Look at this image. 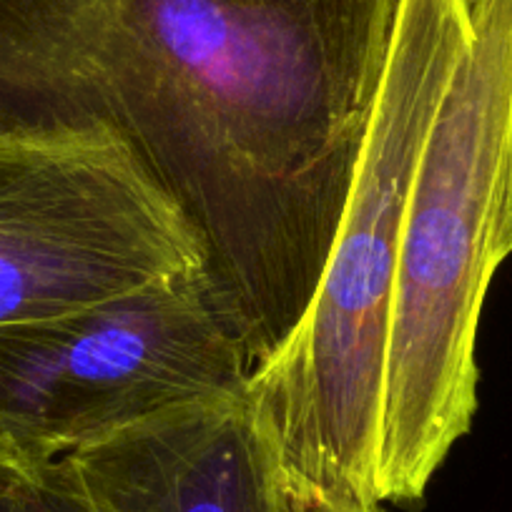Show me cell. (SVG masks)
<instances>
[{"label": "cell", "mask_w": 512, "mask_h": 512, "mask_svg": "<svg viewBox=\"0 0 512 512\" xmlns=\"http://www.w3.org/2000/svg\"><path fill=\"white\" fill-rule=\"evenodd\" d=\"M395 16L397 0H0V134L121 141L199 236L254 374L322 282Z\"/></svg>", "instance_id": "cell-1"}, {"label": "cell", "mask_w": 512, "mask_h": 512, "mask_svg": "<svg viewBox=\"0 0 512 512\" xmlns=\"http://www.w3.org/2000/svg\"><path fill=\"white\" fill-rule=\"evenodd\" d=\"M475 0H397L352 194L312 307L246 397L297 495L379 505L377 450L402 229L417 161L472 36Z\"/></svg>", "instance_id": "cell-2"}, {"label": "cell", "mask_w": 512, "mask_h": 512, "mask_svg": "<svg viewBox=\"0 0 512 512\" xmlns=\"http://www.w3.org/2000/svg\"><path fill=\"white\" fill-rule=\"evenodd\" d=\"M512 0H475L472 36L427 131L402 229L377 450L379 505H420L477 412V329L512 254Z\"/></svg>", "instance_id": "cell-3"}, {"label": "cell", "mask_w": 512, "mask_h": 512, "mask_svg": "<svg viewBox=\"0 0 512 512\" xmlns=\"http://www.w3.org/2000/svg\"><path fill=\"white\" fill-rule=\"evenodd\" d=\"M204 272L78 312L0 324V435L58 460L154 412L249 382Z\"/></svg>", "instance_id": "cell-4"}, {"label": "cell", "mask_w": 512, "mask_h": 512, "mask_svg": "<svg viewBox=\"0 0 512 512\" xmlns=\"http://www.w3.org/2000/svg\"><path fill=\"white\" fill-rule=\"evenodd\" d=\"M189 272H204L199 236L108 131L0 134V324Z\"/></svg>", "instance_id": "cell-5"}, {"label": "cell", "mask_w": 512, "mask_h": 512, "mask_svg": "<svg viewBox=\"0 0 512 512\" xmlns=\"http://www.w3.org/2000/svg\"><path fill=\"white\" fill-rule=\"evenodd\" d=\"M66 460L91 512H292L246 387L166 407Z\"/></svg>", "instance_id": "cell-6"}, {"label": "cell", "mask_w": 512, "mask_h": 512, "mask_svg": "<svg viewBox=\"0 0 512 512\" xmlns=\"http://www.w3.org/2000/svg\"><path fill=\"white\" fill-rule=\"evenodd\" d=\"M0 512H91L66 457L36 460L0 435Z\"/></svg>", "instance_id": "cell-7"}, {"label": "cell", "mask_w": 512, "mask_h": 512, "mask_svg": "<svg viewBox=\"0 0 512 512\" xmlns=\"http://www.w3.org/2000/svg\"><path fill=\"white\" fill-rule=\"evenodd\" d=\"M292 512H387L384 505H352V502H337L322 495H297L289 492Z\"/></svg>", "instance_id": "cell-8"}, {"label": "cell", "mask_w": 512, "mask_h": 512, "mask_svg": "<svg viewBox=\"0 0 512 512\" xmlns=\"http://www.w3.org/2000/svg\"><path fill=\"white\" fill-rule=\"evenodd\" d=\"M507 231L512 241V151H510V184H507Z\"/></svg>", "instance_id": "cell-9"}]
</instances>
